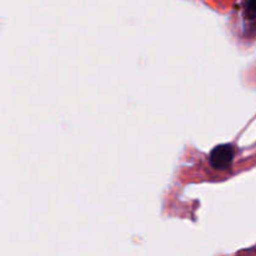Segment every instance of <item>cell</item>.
Masks as SVG:
<instances>
[{
	"label": "cell",
	"mask_w": 256,
	"mask_h": 256,
	"mask_svg": "<svg viewBox=\"0 0 256 256\" xmlns=\"http://www.w3.org/2000/svg\"><path fill=\"white\" fill-rule=\"evenodd\" d=\"M244 15L246 19H256V0H246L244 6Z\"/></svg>",
	"instance_id": "obj_2"
},
{
	"label": "cell",
	"mask_w": 256,
	"mask_h": 256,
	"mask_svg": "<svg viewBox=\"0 0 256 256\" xmlns=\"http://www.w3.org/2000/svg\"><path fill=\"white\" fill-rule=\"evenodd\" d=\"M235 150L230 144H222L215 146L209 155V162L214 169L226 170L234 162Z\"/></svg>",
	"instance_id": "obj_1"
}]
</instances>
